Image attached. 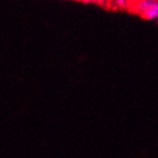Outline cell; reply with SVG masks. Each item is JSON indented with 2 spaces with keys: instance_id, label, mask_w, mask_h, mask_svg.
Masks as SVG:
<instances>
[{
  "instance_id": "6da1fadb",
  "label": "cell",
  "mask_w": 158,
  "mask_h": 158,
  "mask_svg": "<svg viewBox=\"0 0 158 158\" xmlns=\"http://www.w3.org/2000/svg\"><path fill=\"white\" fill-rule=\"evenodd\" d=\"M133 8L147 20H158V0H136Z\"/></svg>"
},
{
  "instance_id": "7a4b0ae2",
  "label": "cell",
  "mask_w": 158,
  "mask_h": 158,
  "mask_svg": "<svg viewBox=\"0 0 158 158\" xmlns=\"http://www.w3.org/2000/svg\"><path fill=\"white\" fill-rule=\"evenodd\" d=\"M115 4L120 8H125V7H128L131 2H129V0H115Z\"/></svg>"
},
{
  "instance_id": "3957f363",
  "label": "cell",
  "mask_w": 158,
  "mask_h": 158,
  "mask_svg": "<svg viewBox=\"0 0 158 158\" xmlns=\"http://www.w3.org/2000/svg\"><path fill=\"white\" fill-rule=\"evenodd\" d=\"M76 1H82V2H94V1H97V2H103L104 0H76Z\"/></svg>"
}]
</instances>
